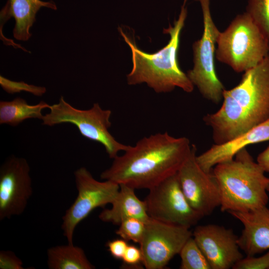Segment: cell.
<instances>
[{"label": "cell", "instance_id": "6da1fadb", "mask_svg": "<svg viewBox=\"0 0 269 269\" xmlns=\"http://www.w3.org/2000/svg\"><path fill=\"white\" fill-rule=\"evenodd\" d=\"M192 145L188 138L175 137L167 132L144 137L114 158L101 178L134 189L149 190L177 173Z\"/></svg>", "mask_w": 269, "mask_h": 269}, {"label": "cell", "instance_id": "7a4b0ae2", "mask_svg": "<svg viewBox=\"0 0 269 269\" xmlns=\"http://www.w3.org/2000/svg\"><path fill=\"white\" fill-rule=\"evenodd\" d=\"M215 113L203 118L212 130L214 144L226 142L269 119V52L255 67L244 72L235 87L225 89Z\"/></svg>", "mask_w": 269, "mask_h": 269}, {"label": "cell", "instance_id": "3957f363", "mask_svg": "<svg viewBox=\"0 0 269 269\" xmlns=\"http://www.w3.org/2000/svg\"><path fill=\"white\" fill-rule=\"evenodd\" d=\"M184 0L177 20L173 25L164 29L170 36L168 44L154 53H147L140 50L135 43L120 29L125 41L132 51L133 68L127 75L129 85L145 83L157 93L169 92L176 87L191 93L194 85L180 68L177 60L180 32L187 15Z\"/></svg>", "mask_w": 269, "mask_h": 269}, {"label": "cell", "instance_id": "277c9868", "mask_svg": "<svg viewBox=\"0 0 269 269\" xmlns=\"http://www.w3.org/2000/svg\"><path fill=\"white\" fill-rule=\"evenodd\" d=\"M211 172L219 187L222 212H248L267 206L269 178L247 148Z\"/></svg>", "mask_w": 269, "mask_h": 269}, {"label": "cell", "instance_id": "5b68a950", "mask_svg": "<svg viewBox=\"0 0 269 269\" xmlns=\"http://www.w3.org/2000/svg\"><path fill=\"white\" fill-rule=\"evenodd\" d=\"M216 45L217 59L239 73L258 65L269 52L267 37L246 12L220 32Z\"/></svg>", "mask_w": 269, "mask_h": 269}, {"label": "cell", "instance_id": "8992f818", "mask_svg": "<svg viewBox=\"0 0 269 269\" xmlns=\"http://www.w3.org/2000/svg\"><path fill=\"white\" fill-rule=\"evenodd\" d=\"M49 113L43 116L42 124L48 126L69 123L75 125L84 137L103 145L109 157L115 158L130 146L118 141L109 132L112 111L94 103L88 110L77 109L61 96L57 104L50 106Z\"/></svg>", "mask_w": 269, "mask_h": 269}, {"label": "cell", "instance_id": "52a82bcc", "mask_svg": "<svg viewBox=\"0 0 269 269\" xmlns=\"http://www.w3.org/2000/svg\"><path fill=\"white\" fill-rule=\"evenodd\" d=\"M195 0L201 5L204 29L201 38L193 44L194 65L187 75L204 98L218 104L225 90L217 75L214 60L215 45L220 31L213 20L210 0Z\"/></svg>", "mask_w": 269, "mask_h": 269}, {"label": "cell", "instance_id": "ba28073f", "mask_svg": "<svg viewBox=\"0 0 269 269\" xmlns=\"http://www.w3.org/2000/svg\"><path fill=\"white\" fill-rule=\"evenodd\" d=\"M78 194L66 210L62 219V229L68 244H73L76 226L95 208L112 204L120 190V184L111 180L99 181L84 167L75 171Z\"/></svg>", "mask_w": 269, "mask_h": 269}, {"label": "cell", "instance_id": "9c48e42d", "mask_svg": "<svg viewBox=\"0 0 269 269\" xmlns=\"http://www.w3.org/2000/svg\"><path fill=\"white\" fill-rule=\"evenodd\" d=\"M149 190L144 201L151 218L190 228L203 218L187 200L177 173Z\"/></svg>", "mask_w": 269, "mask_h": 269}, {"label": "cell", "instance_id": "30bf717a", "mask_svg": "<svg viewBox=\"0 0 269 269\" xmlns=\"http://www.w3.org/2000/svg\"><path fill=\"white\" fill-rule=\"evenodd\" d=\"M189 229L150 217L139 244L144 267L147 269H163L192 236Z\"/></svg>", "mask_w": 269, "mask_h": 269}, {"label": "cell", "instance_id": "8fae6325", "mask_svg": "<svg viewBox=\"0 0 269 269\" xmlns=\"http://www.w3.org/2000/svg\"><path fill=\"white\" fill-rule=\"evenodd\" d=\"M196 150L193 144L191 152L177 172V176L188 203L203 217L220 206L221 197L212 172L204 171L197 163Z\"/></svg>", "mask_w": 269, "mask_h": 269}, {"label": "cell", "instance_id": "7c38bea8", "mask_svg": "<svg viewBox=\"0 0 269 269\" xmlns=\"http://www.w3.org/2000/svg\"><path fill=\"white\" fill-rule=\"evenodd\" d=\"M26 159L10 157L0 169V220L21 215L32 193Z\"/></svg>", "mask_w": 269, "mask_h": 269}, {"label": "cell", "instance_id": "4fadbf2b", "mask_svg": "<svg viewBox=\"0 0 269 269\" xmlns=\"http://www.w3.org/2000/svg\"><path fill=\"white\" fill-rule=\"evenodd\" d=\"M192 237L208 261L211 269H229L244 257L238 237L231 229L216 224L197 226Z\"/></svg>", "mask_w": 269, "mask_h": 269}, {"label": "cell", "instance_id": "5bb4252c", "mask_svg": "<svg viewBox=\"0 0 269 269\" xmlns=\"http://www.w3.org/2000/svg\"><path fill=\"white\" fill-rule=\"evenodd\" d=\"M229 213L243 225L238 243L246 256H255L269 250V208L267 206L248 212Z\"/></svg>", "mask_w": 269, "mask_h": 269}, {"label": "cell", "instance_id": "9a60e30c", "mask_svg": "<svg viewBox=\"0 0 269 269\" xmlns=\"http://www.w3.org/2000/svg\"><path fill=\"white\" fill-rule=\"evenodd\" d=\"M269 140V119L248 132L223 143L214 144L196 156L199 166L210 172L217 164L233 159L236 154L250 144Z\"/></svg>", "mask_w": 269, "mask_h": 269}, {"label": "cell", "instance_id": "2e32d148", "mask_svg": "<svg viewBox=\"0 0 269 269\" xmlns=\"http://www.w3.org/2000/svg\"><path fill=\"white\" fill-rule=\"evenodd\" d=\"M43 7L57 9L56 4L52 0H8L0 11V28L4 22L13 17L15 21L13 30L14 37L27 41L31 36L30 28L36 20V14Z\"/></svg>", "mask_w": 269, "mask_h": 269}, {"label": "cell", "instance_id": "e0dca14e", "mask_svg": "<svg viewBox=\"0 0 269 269\" xmlns=\"http://www.w3.org/2000/svg\"><path fill=\"white\" fill-rule=\"evenodd\" d=\"M117 197L112 203L110 209H105L99 214V218L104 222L120 225L130 218H136L147 222L150 218L144 201L136 195L134 189L127 185L120 184Z\"/></svg>", "mask_w": 269, "mask_h": 269}, {"label": "cell", "instance_id": "ac0fdd59", "mask_svg": "<svg viewBox=\"0 0 269 269\" xmlns=\"http://www.w3.org/2000/svg\"><path fill=\"white\" fill-rule=\"evenodd\" d=\"M50 106L44 101L31 105L22 98L17 97L11 101L0 102V124L15 127L30 119L42 120V110Z\"/></svg>", "mask_w": 269, "mask_h": 269}, {"label": "cell", "instance_id": "d6986e66", "mask_svg": "<svg viewBox=\"0 0 269 269\" xmlns=\"http://www.w3.org/2000/svg\"><path fill=\"white\" fill-rule=\"evenodd\" d=\"M47 264L50 269H93L84 250L73 244L57 246L47 250Z\"/></svg>", "mask_w": 269, "mask_h": 269}, {"label": "cell", "instance_id": "ffe728a7", "mask_svg": "<svg viewBox=\"0 0 269 269\" xmlns=\"http://www.w3.org/2000/svg\"><path fill=\"white\" fill-rule=\"evenodd\" d=\"M179 255L181 258L180 269H211L192 236L184 244Z\"/></svg>", "mask_w": 269, "mask_h": 269}, {"label": "cell", "instance_id": "44dd1931", "mask_svg": "<svg viewBox=\"0 0 269 269\" xmlns=\"http://www.w3.org/2000/svg\"><path fill=\"white\" fill-rule=\"evenodd\" d=\"M245 12L260 28L269 43V0H248Z\"/></svg>", "mask_w": 269, "mask_h": 269}, {"label": "cell", "instance_id": "7402d4cb", "mask_svg": "<svg viewBox=\"0 0 269 269\" xmlns=\"http://www.w3.org/2000/svg\"><path fill=\"white\" fill-rule=\"evenodd\" d=\"M146 222L136 218H130L122 221L116 234L122 239L140 244L143 238Z\"/></svg>", "mask_w": 269, "mask_h": 269}, {"label": "cell", "instance_id": "603a6c76", "mask_svg": "<svg viewBox=\"0 0 269 269\" xmlns=\"http://www.w3.org/2000/svg\"><path fill=\"white\" fill-rule=\"evenodd\" d=\"M0 84L2 88L9 94H14L24 91L31 93L35 96H41L46 92V89L44 87L30 85L23 81H13L1 75L0 76Z\"/></svg>", "mask_w": 269, "mask_h": 269}, {"label": "cell", "instance_id": "cb8c5ba5", "mask_svg": "<svg viewBox=\"0 0 269 269\" xmlns=\"http://www.w3.org/2000/svg\"><path fill=\"white\" fill-rule=\"evenodd\" d=\"M233 269H269V250L264 255L256 257L246 256L237 262Z\"/></svg>", "mask_w": 269, "mask_h": 269}, {"label": "cell", "instance_id": "d4e9b609", "mask_svg": "<svg viewBox=\"0 0 269 269\" xmlns=\"http://www.w3.org/2000/svg\"><path fill=\"white\" fill-rule=\"evenodd\" d=\"M0 269H23V263L15 254L10 251L0 252Z\"/></svg>", "mask_w": 269, "mask_h": 269}, {"label": "cell", "instance_id": "484cf974", "mask_svg": "<svg viewBox=\"0 0 269 269\" xmlns=\"http://www.w3.org/2000/svg\"><path fill=\"white\" fill-rule=\"evenodd\" d=\"M125 264L130 267H138L143 265V256L141 249L134 245H128L122 258Z\"/></svg>", "mask_w": 269, "mask_h": 269}, {"label": "cell", "instance_id": "4316f807", "mask_svg": "<svg viewBox=\"0 0 269 269\" xmlns=\"http://www.w3.org/2000/svg\"><path fill=\"white\" fill-rule=\"evenodd\" d=\"M128 245L127 241L121 238L109 241L106 246L114 258L122 260Z\"/></svg>", "mask_w": 269, "mask_h": 269}, {"label": "cell", "instance_id": "83f0119b", "mask_svg": "<svg viewBox=\"0 0 269 269\" xmlns=\"http://www.w3.org/2000/svg\"><path fill=\"white\" fill-rule=\"evenodd\" d=\"M257 162L266 172H269V145L258 155Z\"/></svg>", "mask_w": 269, "mask_h": 269}, {"label": "cell", "instance_id": "f1b7e54d", "mask_svg": "<svg viewBox=\"0 0 269 269\" xmlns=\"http://www.w3.org/2000/svg\"><path fill=\"white\" fill-rule=\"evenodd\" d=\"M267 191L268 192H269V180H268V185H267Z\"/></svg>", "mask_w": 269, "mask_h": 269}]
</instances>
